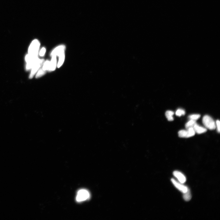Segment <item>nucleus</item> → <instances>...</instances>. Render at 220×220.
I'll return each instance as SVG.
<instances>
[{
	"instance_id": "obj_18",
	"label": "nucleus",
	"mask_w": 220,
	"mask_h": 220,
	"mask_svg": "<svg viewBox=\"0 0 220 220\" xmlns=\"http://www.w3.org/2000/svg\"><path fill=\"white\" fill-rule=\"evenodd\" d=\"M200 117H201V116L200 114H194L190 115L189 116V118L190 120L196 121L197 120L199 119Z\"/></svg>"
},
{
	"instance_id": "obj_16",
	"label": "nucleus",
	"mask_w": 220,
	"mask_h": 220,
	"mask_svg": "<svg viewBox=\"0 0 220 220\" xmlns=\"http://www.w3.org/2000/svg\"><path fill=\"white\" fill-rule=\"evenodd\" d=\"M196 123V121L190 120L189 121L186 123L185 125L186 128L188 129L190 127H193L194 125Z\"/></svg>"
},
{
	"instance_id": "obj_7",
	"label": "nucleus",
	"mask_w": 220,
	"mask_h": 220,
	"mask_svg": "<svg viewBox=\"0 0 220 220\" xmlns=\"http://www.w3.org/2000/svg\"><path fill=\"white\" fill-rule=\"evenodd\" d=\"M173 175L180 183L183 184L186 182V177L181 172L177 171H174L173 172Z\"/></svg>"
},
{
	"instance_id": "obj_1",
	"label": "nucleus",
	"mask_w": 220,
	"mask_h": 220,
	"mask_svg": "<svg viewBox=\"0 0 220 220\" xmlns=\"http://www.w3.org/2000/svg\"><path fill=\"white\" fill-rule=\"evenodd\" d=\"M40 43L37 40H33L29 47L28 50V54L32 56H38L39 48Z\"/></svg>"
},
{
	"instance_id": "obj_9",
	"label": "nucleus",
	"mask_w": 220,
	"mask_h": 220,
	"mask_svg": "<svg viewBox=\"0 0 220 220\" xmlns=\"http://www.w3.org/2000/svg\"><path fill=\"white\" fill-rule=\"evenodd\" d=\"M52 57V59L50 63V66L49 72H52L56 70L57 64V56L55 55H53L51 56Z\"/></svg>"
},
{
	"instance_id": "obj_13",
	"label": "nucleus",
	"mask_w": 220,
	"mask_h": 220,
	"mask_svg": "<svg viewBox=\"0 0 220 220\" xmlns=\"http://www.w3.org/2000/svg\"><path fill=\"white\" fill-rule=\"evenodd\" d=\"M183 194V198L185 201H188L191 200V195L189 189L188 188L187 191Z\"/></svg>"
},
{
	"instance_id": "obj_11",
	"label": "nucleus",
	"mask_w": 220,
	"mask_h": 220,
	"mask_svg": "<svg viewBox=\"0 0 220 220\" xmlns=\"http://www.w3.org/2000/svg\"><path fill=\"white\" fill-rule=\"evenodd\" d=\"M59 60L57 63V67L58 68H60L63 64L65 58V51L62 52L59 55Z\"/></svg>"
},
{
	"instance_id": "obj_5",
	"label": "nucleus",
	"mask_w": 220,
	"mask_h": 220,
	"mask_svg": "<svg viewBox=\"0 0 220 220\" xmlns=\"http://www.w3.org/2000/svg\"><path fill=\"white\" fill-rule=\"evenodd\" d=\"M187 130H181L178 131V136L181 138H188L194 136L195 134L193 127H190Z\"/></svg>"
},
{
	"instance_id": "obj_21",
	"label": "nucleus",
	"mask_w": 220,
	"mask_h": 220,
	"mask_svg": "<svg viewBox=\"0 0 220 220\" xmlns=\"http://www.w3.org/2000/svg\"><path fill=\"white\" fill-rule=\"evenodd\" d=\"M220 121H219L218 120H217L216 121V127H217V129L218 132L219 133L220 132Z\"/></svg>"
},
{
	"instance_id": "obj_8",
	"label": "nucleus",
	"mask_w": 220,
	"mask_h": 220,
	"mask_svg": "<svg viewBox=\"0 0 220 220\" xmlns=\"http://www.w3.org/2000/svg\"><path fill=\"white\" fill-rule=\"evenodd\" d=\"M66 48V46L63 45H60L57 47L51 52V56H52L53 55H55L56 56H58L61 53L65 51Z\"/></svg>"
},
{
	"instance_id": "obj_12",
	"label": "nucleus",
	"mask_w": 220,
	"mask_h": 220,
	"mask_svg": "<svg viewBox=\"0 0 220 220\" xmlns=\"http://www.w3.org/2000/svg\"><path fill=\"white\" fill-rule=\"evenodd\" d=\"M39 59L38 57L33 59L29 61L27 63L26 66V70H28L32 69L33 66L36 63Z\"/></svg>"
},
{
	"instance_id": "obj_20",
	"label": "nucleus",
	"mask_w": 220,
	"mask_h": 220,
	"mask_svg": "<svg viewBox=\"0 0 220 220\" xmlns=\"http://www.w3.org/2000/svg\"><path fill=\"white\" fill-rule=\"evenodd\" d=\"M46 52V49L44 47L43 48L41 49L40 51V53H39V55L40 56H44Z\"/></svg>"
},
{
	"instance_id": "obj_17",
	"label": "nucleus",
	"mask_w": 220,
	"mask_h": 220,
	"mask_svg": "<svg viewBox=\"0 0 220 220\" xmlns=\"http://www.w3.org/2000/svg\"><path fill=\"white\" fill-rule=\"evenodd\" d=\"M46 71L43 70L42 67L40 68L36 74V77L38 78L44 76L46 73Z\"/></svg>"
},
{
	"instance_id": "obj_3",
	"label": "nucleus",
	"mask_w": 220,
	"mask_h": 220,
	"mask_svg": "<svg viewBox=\"0 0 220 220\" xmlns=\"http://www.w3.org/2000/svg\"><path fill=\"white\" fill-rule=\"evenodd\" d=\"M90 198L89 192L87 190L82 189L78 192L76 200L78 202H81L88 199Z\"/></svg>"
},
{
	"instance_id": "obj_4",
	"label": "nucleus",
	"mask_w": 220,
	"mask_h": 220,
	"mask_svg": "<svg viewBox=\"0 0 220 220\" xmlns=\"http://www.w3.org/2000/svg\"><path fill=\"white\" fill-rule=\"evenodd\" d=\"M44 62V59H39L37 61V62L33 66L32 68V71H31L30 75L29 76V78L30 79L33 78L37 72H38V70L40 69V68L42 67Z\"/></svg>"
},
{
	"instance_id": "obj_15",
	"label": "nucleus",
	"mask_w": 220,
	"mask_h": 220,
	"mask_svg": "<svg viewBox=\"0 0 220 220\" xmlns=\"http://www.w3.org/2000/svg\"><path fill=\"white\" fill-rule=\"evenodd\" d=\"M50 61L48 60H47L46 61H45L42 67L43 70L46 71H48L50 68Z\"/></svg>"
},
{
	"instance_id": "obj_6",
	"label": "nucleus",
	"mask_w": 220,
	"mask_h": 220,
	"mask_svg": "<svg viewBox=\"0 0 220 220\" xmlns=\"http://www.w3.org/2000/svg\"><path fill=\"white\" fill-rule=\"evenodd\" d=\"M171 181L175 187L182 193H184L187 191L188 188L187 186L184 185L182 184L177 182L173 178L171 179Z\"/></svg>"
},
{
	"instance_id": "obj_14",
	"label": "nucleus",
	"mask_w": 220,
	"mask_h": 220,
	"mask_svg": "<svg viewBox=\"0 0 220 220\" xmlns=\"http://www.w3.org/2000/svg\"><path fill=\"white\" fill-rule=\"evenodd\" d=\"M174 114V112L173 111H167L165 113L166 117L169 121H172L174 120V118L173 116Z\"/></svg>"
},
{
	"instance_id": "obj_2",
	"label": "nucleus",
	"mask_w": 220,
	"mask_h": 220,
	"mask_svg": "<svg viewBox=\"0 0 220 220\" xmlns=\"http://www.w3.org/2000/svg\"><path fill=\"white\" fill-rule=\"evenodd\" d=\"M202 122L206 128L209 129L213 130L216 128V125L215 121L209 116H204L202 119Z\"/></svg>"
},
{
	"instance_id": "obj_19",
	"label": "nucleus",
	"mask_w": 220,
	"mask_h": 220,
	"mask_svg": "<svg viewBox=\"0 0 220 220\" xmlns=\"http://www.w3.org/2000/svg\"><path fill=\"white\" fill-rule=\"evenodd\" d=\"M176 115L178 117L181 116L182 115L185 114V112L184 110L181 109H178L176 112Z\"/></svg>"
},
{
	"instance_id": "obj_10",
	"label": "nucleus",
	"mask_w": 220,
	"mask_h": 220,
	"mask_svg": "<svg viewBox=\"0 0 220 220\" xmlns=\"http://www.w3.org/2000/svg\"><path fill=\"white\" fill-rule=\"evenodd\" d=\"M193 128L195 132L197 133L198 134H201L206 132L207 131V129L200 126L198 125L197 123L194 125Z\"/></svg>"
}]
</instances>
